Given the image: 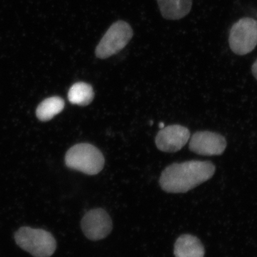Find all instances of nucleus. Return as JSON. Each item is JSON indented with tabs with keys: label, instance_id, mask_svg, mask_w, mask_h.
I'll use <instances>...</instances> for the list:
<instances>
[{
	"label": "nucleus",
	"instance_id": "nucleus-1",
	"mask_svg": "<svg viewBox=\"0 0 257 257\" xmlns=\"http://www.w3.org/2000/svg\"><path fill=\"white\" fill-rule=\"evenodd\" d=\"M215 170L210 162L189 161L172 164L162 172L160 184L166 192L186 193L210 179Z\"/></svg>",
	"mask_w": 257,
	"mask_h": 257
},
{
	"label": "nucleus",
	"instance_id": "nucleus-2",
	"mask_svg": "<svg viewBox=\"0 0 257 257\" xmlns=\"http://www.w3.org/2000/svg\"><path fill=\"white\" fill-rule=\"evenodd\" d=\"M65 164L72 170L95 175L102 170L104 158L100 150L90 144H77L67 151Z\"/></svg>",
	"mask_w": 257,
	"mask_h": 257
},
{
	"label": "nucleus",
	"instance_id": "nucleus-3",
	"mask_svg": "<svg viewBox=\"0 0 257 257\" xmlns=\"http://www.w3.org/2000/svg\"><path fill=\"white\" fill-rule=\"evenodd\" d=\"M15 239L20 247L35 257H50L57 248L55 237L44 229L20 228L15 233Z\"/></svg>",
	"mask_w": 257,
	"mask_h": 257
},
{
	"label": "nucleus",
	"instance_id": "nucleus-4",
	"mask_svg": "<svg viewBox=\"0 0 257 257\" xmlns=\"http://www.w3.org/2000/svg\"><path fill=\"white\" fill-rule=\"evenodd\" d=\"M133 37L131 26L124 21L116 22L111 25L96 47L95 55L105 60L123 50Z\"/></svg>",
	"mask_w": 257,
	"mask_h": 257
},
{
	"label": "nucleus",
	"instance_id": "nucleus-5",
	"mask_svg": "<svg viewBox=\"0 0 257 257\" xmlns=\"http://www.w3.org/2000/svg\"><path fill=\"white\" fill-rule=\"evenodd\" d=\"M229 44L236 55L242 56L252 52L257 46V20L243 18L235 23L230 30Z\"/></svg>",
	"mask_w": 257,
	"mask_h": 257
},
{
	"label": "nucleus",
	"instance_id": "nucleus-6",
	"mask_svg": "<svg viewBox=\"0 0 257 257\" xmlns=\"http://www.w3.org/2000/svg\"><path fill=\"white\" fill-rule=\"evenodd\" d=\"M81 226L88 239L97 241L104 239L112 230V221L105 210L94 209L88 211L82 218Z\"/></svg>",
	"mask_w": 257,
	"mask_h": 257
},
{
	"label": "nucleus",
	"instance_id": "nucleus-7",
	"mask_svg": "<svg viewBox=\"0 0 257 257\" xmlns=\"http://www.w3.org/2000/svg\"><path fill=\"white\" fill-rule=\"evenodd\" d=\"M190 138L189 130L182 125L165 126L157 134L155 143L161 151L174 153L182 150Z\"/></svg>",
	"mask_w": 257,
	"mask_h": 257
},
{
	"label": "nucleus",
	"instance_id": "nucleus-8",
	"mask_svg": "<svg viewBox=\"0 0 257 257\" xmlns=\"http://www.w3.org/2000/svg\"><path fill=\"white\" fill-rule=\"evenodd\" d=\"M226 147L224 137L209 131L197 132L189 141V150L204 156L220 155Z\"/></svg>",
	"mask_w": 257,
	"mask_h": 257
},
{
	"label": "nucleus",
	"instance_id": "nucleus-9",
	"mask_svg": "<svg viewBox=\"0 0 257 257\" xmlns=\"http://www.w3.org/2000/svg\"><path fill=\"white\" fill-rule=\"evenodd\" d=\"M161 14L166 20H179L190 13L192 0H157Z\"/></svg>",
	"mask_w": 257,
	"mask_h": 257
},
{
	"label": "nucleus",
	"instance_id": "nucleus-10",
	"mask_svg": "<svg viewBox=\"0 0 257 257\" xmlns=\"http://www.w3.org/2000/svg\"><path fill=\"white\" fill-rule=\"evenodd\" d=\"M174 253L176 257H204L205 250L197 237L184 234L176 241Z\"/></svg>",
	"mask_w": 257,
	"mask_h": 257
},
{
	"label": "nucleus",
	"instance_id": "nucleus-11",
	"mask_svg": "<svg viewBox=\"0 0 257 257\" xmlns=\"http://www.w3.org/2000/svg\"><path fill=\"white\" fill-rule=\"evenodd\" d=\"M94 97V92L90 84L85 82H77L69 89L68 99L72 104L87 106Z\"/></svg>",
	"mask_w": 257,
	"mask_h": 257
},
{
	"label": "nucleus",
	"instance_id": "nucleus-12",
	"mask_svg": "<svg viewBox=\"0 0 257 257\" xmlns=\"http://www.w3.org/2000/svg\"><path fill=\"white\" fill-rule=\"evenodd\" d=\"M64 101L60 96L47 98L37 106L36 115L41 121H46L52 119L56 115L63 110Z\"/></svg>",
	"mask_w": 257,
	"mask_h": 257
},
{
	"label": "nucleus",
	"instance_id": "nucleus-13",
	"mask_svg": "<svg viewBox=\"0 0 257 257\" xmlns=\"http://www.w3.org/2000/svg\"><path fill=\"white\" fill-rule=\"evenodd\" d=\"M251 72H252L253 77L257 79V60L253 64L252 67H251Z\"/></svg>",
	"mask_w": 257,
	"mask_h": 257
},
{
	"label": "nucleus",
	"instance_id": "nucleus-14",
	"mask_svg": "<svg viewBox=\"0 0 257 257\" xmlns=\"http://www.w3.org/2000/svg\"><path fill=\"white\" fill-rule=\"evenodd\" d=\"M159 125H160V126H160V128H161V130H162V128H163L164 127H165V124H164L163 122L160 123V124Z\"/></svg>",
	"mask_w": 257,
	"mask_h": 257
}]
</instances>
